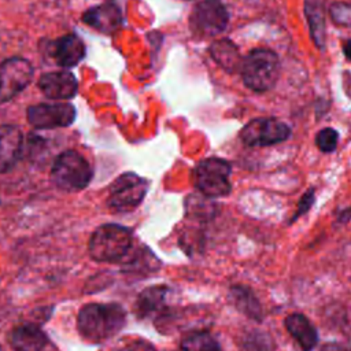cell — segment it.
Instances as JSON below:
<instances>
[{
    "label": "cell",
    "instance_id": "cell-22",
    "mask_svg": "<svg viewBox=\"0 0 351 351\" xmlns=\"http://www.w3.org/2000/svg\"><path fill=\"white\" fill-rule=\"evenodd\" d=\"M337 138L339 134L335 129L332 128H325L319 130L315 136V145L322 151V152H332L336 149L337 145Z\"/></svg>",
    "mask_w": 351,
    "mask_h": 351
},
{
    "label": "cell",
    "instance_id": "cell-24",
    "mask_svg": "<svg viewBox=\"0 0 351 351\" xmlns=\"http://www.w3.org/2000/svg\"><path fill=\"white\" fill-rule=\"evenodd\" d=\"M112 351H156L155 347L145 339H123L121 340Z\"/></svg>",
    "mask_w": 351,
    "mask_h": 351
},
{
    "label": "cell",
    "instance_id": "cell-6",
    "mask_svg": "<svg viewBox=\"0 0 351 351\" xmlns=\"http://www.w3.org/2000/svg\"><path fill=\"white\" fill-rule=\"evenodd\" d=\"M229 22L226 7L219 0H203L195 5L189 16L191 32L196 37H215L222 33Z\"/></svg>",
    "mask_w": 351,
    "mask_h": 351
},
{
    "label": "cell",
    "instance_id": "cell-21",
    "mask_svg": "<svg viewBox=\"0 0 351 351\" xmlns=\"http://www.w3.org/2000/svg\"><path fill=\"white\" fill-rule=\"evenodd\" d=\"M182 351H222L218 341L208 332H193L181 340Z\"/></svg>",
    "mask_w": 351,
    "mask_h": 351
},
{
    "label": "cell",
    "instance_id": "cell-8",
    "mask_svg": "<svg viewBox=\"0 0 351 351\" xmlns=\"http://www.w3.org/2000/svg\"><path fill=\"white\" fill-rule=\"evenodd\" d=\"M33 66L29 60L14 56L0 64V104L10 101L27 88L33 78Z\"/></svg>",
    "mask_w": 351,
    "mask_h": 351
},
{
    "label": "cell",
    "instance_id": "cell-16",
    "mask_svg": "<svg viewBox=\"0 0 351 351\" xmlns=\"http://www.w3.org/2000/svg\"><path fill=\"white\" fill-rule=\"evenodd\" d=\"M169 288L165 285H154L145 288L137 296L134 304V313L138 318H149L159 315L165 310V302Z\"/></svg>",
    "mask_w": 351,
    "mask_h": 351
},
{
    "label": "cell",
    "instance_id": "cell-15",
    "mask_svg": "<svg viewBox=\"0 0 351 351\" xmlns=\"http://www.w3.org/2000/svg\"><path fill=\"white\" fill-rule=\"evenodd\" d=\"M8 343L14 351H43L47 336L37 325L22 324L11 330Z\"/></svg>",
    "mask_w": 351,
    "mask_h": 351
},
{
    "label": "cell",
    "instance_id": "cell-7",
    "mask_svg": "<svg viewBox=\"0 0 351 351\" xmlns=\"http://www.w3.org/2000/svg\"><path fill=\"white\" fill-rule=\"evenodd\" d=\"M148 191V181L134 173L119 176L110 186L108 207L117 213H128L134 210Z\"/></svg>",
    "mask_w": 351,
    "mask_h": 351
},
{
    "label": "cell",
    "instance_id": "cell-3",
    "mask_svg": "<svg viewBox=\"0 0 351 351\" xmlns=\"http://www.w3.org/2000/svg\"><path fill=\"white\" fill-rule=\"evenodd\" d=\"M132 247V232L117 223L99 226L89 240V255L97 262L121 261Z\"/></svg>",
    "mask_w": 351,
    "mask_h": 351
},
{
    "label": "cell",
    "instance_id": "cell-11",
    "mask_svg": "<svg viewBox=\"0 0 351 351\" xmlns=\"http://www.w3.org/2000/svg\"><path fill=\"white\" fill-rule=\"evenodd\" d=\"M38 88L49 99L67 100L77 95L78 82L70 71L60 70L43 74L38 80Z\"/></svg>",
    "mask_w": 351,
    "mask_h": 351
},
{
    "label": "cell",
    "instance_id": "cell-25",
    "mask_svg": "<svg viewBox=\"0 0 351 351\" xmlns=\"http://www.w3.org/2000/svg\"><path fill=\"white\" fill-rule=\"evenodd\" d=\"M313 202H314V191L310 189V191H307V192L303 195V197H302V200H300V203H299V206H298V210H296V214H295L293 219L298 218L299 215L304 214V213L311 207Z\"/></svg>",
    "mask_w": 351,
    "mask_h": 351
},
{
    "label": "cell",
    "instance_id": "cell-14",
    "mask_svg": "<svg viewBox=\"0 0 351 351\" xmlns=\"http://www.w3.org/2000/svg\"><path fill=\"white\" fill-rule=\"evenodd\" d=\"M52 58L62 67L77 66L85 56V45L75 34H66L52 44Z\"/></svg>",
    "mask_w": 351,
    "mask_h": 351
},
{
    "label": "cell",
    "instance_id": "cell-1",
    "mask_svg": "<svg viewBox=\"0 0 351 351\" xmlns=\"http://www.w3.org/2000/svg\"><path fill=\"white\" fill-rule=\"evenodd\" d=\"M125 322L126 313L117 303L85 304L77 317L80 335L90 343H103L114 337Z\"/></svg>",
    "mask_w": 351,
    "mask_h": 351
},
{
    "label": "cell",
    "instance_id": "cell-17",
    "mask_svg": "<svg viewBox=\"0 0 351 351\" xmlns=\"http://www.w3.org/2000/svg\"><path fill=\"white\" fill-rule=\"evenodd\" d=\"M285 328L298 341L303 351H311L318 340V333L313 324L300 313L289 314L285 318Z\"/></svg>",
    "mask_w": 351,
    "mask_h": 351
},
{
    "label": "cell",
    "instance_id": "cell-20",
    "mask_svg": "<svg viewBox=\"0 0 351 351\" xmlns=\"http://www.w3.org/2000/svg\"><path fill=\"white\" fill-rule=\"evenodd\" d=\"M230 299L237 310L252 319H261L262 308L256 296L243 285H234L230 289Z\"/></svg>",
    "mask_w": 351,
    "mask_h": 351
},
{
    "label": "cell",
    "instance_id": "cell-13",
    "mask_svg": "<svg viewBox=\"0 0 351 351\" xmlns=\"http://www.w3.org/2000/svg\"><path fill=\"white\" fill-rule=\"evenodd\" d=\"M23 134L15 125L0 126V173L8 171L22 152Z\"/></svg>",
    "mask_w": 351,
    "mask_h": 351
},
{
    "label": "cell",
    "instance_id": "cell-5",
    "mask_svg": "<svg viewBox=\"0 0 351 351\" xmlns=\"http://www.w3.org/2000/svg\"><path fill=\"white\" fill-rule=\"evenodd\" d=\"M230 165L219 158H208L200 162L192 180L196 189L206 197H221L230 192Z\"/></svg>",
    "mask_w": 351,
    "mask_h": 351
},
{
    "label": "cell",
    "instance_id": "cell-28",
    "mask_svg": "<svg viewBox=\"0 0 351 351\" xmlns=\"http://www.w3.org/2000/svg\"><path fill=\"white\" fill-rule=\"evenodd\" d=\"M0 351H3V350H1V348H0Z\"/></svg>",
    "mask_w": 351,
    "mask_h": 351
},
{
    "label": "cell",
    "instance_id": "cell-19",
    "mask_svg": "<svg viewBox=\"0 0 351 351\" xmlns=\"http://www.w3.org/2000/svg\"><path fill=\"white\" fill-rule=\"evenodd\" d=\"M304 11L310 25L311 37L318 48L325 47V16L322 0H304Z\"/></svg>",
    "mask_w": 351,
    "mask_h": 351
},
{
    "label": "cell",
    "instance_id": "cell-27",
    "mask_svg": "<svg viewBox=\"0 0 351 351\" xmlns=\"http://www.w3.org/2000/svg\"><path fill=\"white\" fill-rule=\"evenodd\" d=\"M343 52H344L346 58L351 60V38H348V40L343 44Z\"/></svg>",
    "mask_w": 351,
    "mask_h": 351
},
{
    "label": "cell",
    "instance_id": "cell-26",
    "mask_svg": "<svg viewBox=\"0 0 351 351\" xmlns=\"http://www.w3.org/2000/svg\"><path fill=\"white\" fill-rule=\"evenodd\" d=\"M318 351H344V348L340 347L339 344H335V343H326L322 347H319Z\"/></svg>",
    "mask_w": 351,
    "mask_h": 351
},
{
    "label": "cell",
    "instance_id": "cell-18",
    "mask_svg": "<svg viewBox=\"0 0 351 351\" xmlns=\"http://www.w3.org/2000/svg\"><path fill=\"white\" fill-rule=\"evenodd\" d=\"M210 55L218 66L228 73H234L241 67V58L237 47L228 38L217 40L210 47Z\"/></svg>",
    "mask_w": 351,
    "mask_h": 351
},
{
    "label": "cell",
    "instance_id": "cell-12",
    "mask_svg": "<svg viewBox=\"0 0 351 351\" xmlns=\"http://www.w3.org/2000/svg\"><path fill=\"white\" fill-rule=\"evenodd\" d=\"M82 21L95 30L111 34L121 26L122 12L115 3L106 1L85 11Z\"/></svg>",
    "mask_w": 351,
    "mask_h": 351
},
{
    "label": "cell",
    "instance_id": "cell-23",
    "mask_svg": "<svg viewBox=\"0 0 351 351\" xmlns=\"http://www.w3.org/2000/svg\"><path fill=\"white\" fill-rule=\"evenodd\" d=\"M329 14L332 21L340 26H351V4L344 1H337L330 5Z\"/></svg>",
    "mask_w": 351,
    "mask_h": 351
},
{
    "label": "cell",
    "instance_id": "cell-4",
    "mask_svg": "<svg viewBox=\"0 0 351 351\" xmlns=\"http://www.w3.org/2000/svg\"><path fill=\"white\" fill-rule=\"evenodd\" d=\"M92 169L86 159L75 151L62 152L53 162L51 178L53 184L66 192H77L88 186L92 180Z\"/></svg>",
    "mask_w": 351,
    "mask_h": 351
},
{
    "label": "cell",
    "instance_id": "cell-2",
    "mask_svg": "<svg viewBox=\"0 0 351 351\" xmlns=\"http://www.w3.org/2000/svg\"><path fill=\"white\" fill-rule=\"evenodd\" d=\"M243 81L247 88L262 93L274 86L280 74L278 56L266 48L252 49L240 67Z\"/></svg>",
    "mask_w": 351,
    "mask_h": 351
},
{
    "label": "cell",
    "instance_id": "cell-10",
    "mask_svg": "<svg viewBox=\"0 0 351 351\" xmlns=\"http://www.w3.org/2000/svg\"><path fill=\"white\" fill-rule=\"evenodd\" d=\"M27 122L37 129L70 126L75 119V108L64 101L40 103L27 108Z\"/></svg>",
    "mask_w": 351,
    "mask_h": 351
},
{
    "label": "cell",
    "instance_id": "cell-9",
    "mask_svg": "<svg viewBox=\"0 0 351 351\" xmlns=\"http://www.w3.org/2000/svg\"><path fill=\"white\" fill-rule=\"evenodd\" d=\"M289 133V126L280 119L256 118L241 129L240 137L248 147H269L287 140Z\"/></svg>",
    "mask_w": 351,
    "mask_h": 351
}]
</instances>
